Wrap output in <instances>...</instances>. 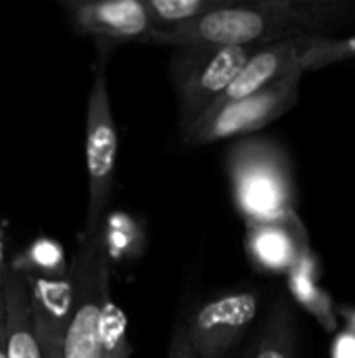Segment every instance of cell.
<instances>
[{
    "instance_id": "cell-8",
    "label": "cell",
    "mask_w": 355,
    "mask_h": 358,
    "mask_svg": "<svg viewBox=\"0 0 355 358\" xmlns=\"http://www.w3.org/2000/svg\"><path fill=\"white\" fill-rule=\"evenodd\" d=\"M259 310V296L253 289H239L216 296L192 310L184 321L197 358H226L243 340Z\"/></svg>"
},
{
    "instance_id": "cell-12",
    "label": "cell",
    "mask_w": 355,
    "mask_h": 358,
    "mask_svg": "<svg viewBox=\"0 0 355 358\" xmlns=\"http://www.w3.org/2000/svg\"><path fill=\"white\" fill-rule=\"evenodd\" d=\"M0 289L4 298L6 358H42L36 338H33L31 321H29L27 287H25L23 277L8 268Z\"/></svg>"
},
{
    "instance_id": "cell-23",
    "label": "cell",
    "mask_w": 355,
    "mask_h": 358,
    "mask_svg": "<svg viewBox=\"0 0 355 358\" xmlns=\"http://www.w3.org/2000/svg\"><path fill=\"white\" fill-rule=\"evenodd\" d=\"M343 317H345V323H347V336L355 342V308H341Z\"/></svg>"
},
{
    "instance_id": "cell-22",
    "label": "cell",
    "mask_w": 355,
    "mask_h": 358,
    "mask_svg": "<svg viewBox=\"0 0 355 358\" xmlns=\"http://www.w3.org/2000/svg\"><path fill=\"white\" fill-rule=\"evenodd\" d=\"M0 358H6V344H4V298L0 289Z\"/></svg>"
},
{
    "instance_id": "cell-20",
    "label": "cell",
    "mask_w": 355,
    "mask_h": 358,
    "mask_svg": "<svg viewBox=\"0 0 355 358\" xmlns=\"http://www.w3.org/2000/svg\"><path fill=\"white\" fill-rule=\"evenodd\" d=\"M167 358H197L192 344L188 340V331L184 321H178L174 331H172V340H169V348H167Z\"/></svg>"
},
{
    "instance_id": "cell-5",
    "label": "cell",
    "mask_w": 355,
    "mask_h": 358,
    "mask_svg": "<svg viewBox=\"0 0 355 358\" xmlns=\"http://www.w3.org/2000/svg\"><path fill=\"white\" fill-rule=\"evenodd\" d=\"M98 231L80 233L77 250L71 260L73 313L65 336L63 358H100L98 325L105 298L111 294V268Z\"/></svg>"
},
{
    "instance_id": "cell-17",
    "label": "cell",
    "mask_w": 355,
    "mask_h": 358,
    "mask_svg": "<svg viewBox=\"0 0 355 358\" xmlns=\"http://www.w3.org/2000/svg\"><path fill=\"white\" fill-rule=\"evenodd\" d=\"M155 29H167L192 23L211 10L226 4V0H144Z\"/></svg>"
},
{
    "instance_id": "cell-7",
    "label": "cell",
    "mask_w": 355,
    "mask_h": 358,
    "mask_svg": "<svg viewBox=\"0 0 355 358\" xmlns=\"http://www.w3.org/2000/svg\"><path fill=\"white\" fill-rule=\"evenodd\" d=\"M59 6L73 31L94 40L103 61L119 44H144L155 29L144 0H63Z\"/></svg>"
},
{
    "instance_id": "cell-15",
    "label": "cell",
    "mask_w": 355,
    "mask_h": 358,
    "mask_svg": "<svg viewBox=\"0 0 355 358\" xmlns=\"http://www.w3.org/2000/svg\"><path fill=\"white\" fill-rule=\"evenodd\" d=\"M8 268L21 277H48L59 279L71 275V262L63 245L52 237H36L23 250L10 254Z\"/></svg>"
},
{
    "instance_id": "cell-6",
    "label": "cell",
    "mask_w": 355,
    "mask_h": 358,
    "mask_svg": "<svg viewBox=\"0 0 355 358\" xmlns=\"http://www.w3.org/2000/svg\"><path fill=\"white\" fill-rule=\"evenodd\" d=\"M301 76L303 73H295L249 96L211 107L182 132L184 145L197 149L224 138H245L266 128L297 105Z\"/></svg>"
},
{
    "instance_id": "cell-11",
    "label": "cell",
    "mask_w": 355,
    "mask_h": 358,
    "mask_svg": "<svg viewBox=\"0 0 355 358\" xmlns=\"http://www.w3.org/2000/svg\"><path fill=\"white\" fill-rule=\"evenodd\" d=\"M245 248L257 271L287 275L310 252L308 235L297 214L285 220L249 222Z\"/></svg>"
},
{
    "instance_id": "cell-4",
    "label": "cell",
    "mask_w": 355,
    "mask_h": 358,
    "mask_svg": "<svg viewBox=\"0 0 355 358\" xmlns=\"http://www.w3.org/2000/svg\"><path fill=\"white\" fill-rule=\"evenodd\" d=\"M86 176L88 206L82 231H98L113 197L115 170L119 157V130L111 109L107 61L94 67L86 103Z\"/></svg>"
},
{
    "instance_id": "cell-3",
    "label": "cell",
    "mask_w": 355,
    "mask_h": 358,
    "mask_svg": "<svg viewBox=\"0 0 355 358\" xmlns=\"http://www.w3.org/2000/svg\"><path fill=\"white\" fill-rule=\"evenodd\" d=\"M257 48L203 44L169 48V82L176 94L180 132L216 105Z\"/></svg>"
},
{
    "instance_id": "cell-16",
    "label": "cell",
    "mask_w": 355,
    "mask_h": 358,
    "mask_svg": "<svg viewBox=\"0 0 355 358\" xmlns=\"http://www.w3.org/2000/svg\"><path fill=\"white\" fill-rule=\"evenodd\" d=\"M289 285H291L293 298L301 306H305L310 313H314L326 329H335L337 323H335V315L331 310V298L324 292H320V287L314 279V260H312L310 252L289 273Z\"/></svg>"
},
{
    "instance_id": "cell-1",
    "label": "cell",
    "mask_w": 355,
    "mask_h": 358,
    "mask_svg": "<svg viewBox=\"0 0 355 358\" xmlns=\"http://www.w3.org/2000/svg\"><path fill=\"white\" fill-rule=\"evenodd\" d=\"M355 19V0H226L209 15L178 27L153 29L144 44L266 46L326 36Z\"/></svg>"
},
{
    "instance_id": "cell-14",
    "label": "cell",
    "mask_w": 355,
    "mask_h": 358,
    "mask_svg": "<svg viewBox=\"0 0 355 358\" xmlns=\"http://www.w3.org/2000/svg\"><path fill=\"white\" fill-rule=\"evenodd\" d=\"M249 358H297V319L287 298H276Z\"/></svg>"
},
{
    "instance_id": "cell-24",
    "label": "cell",
    "mask_w": 355,
    "mask_h": 358,
    "mask_svg": "<svg viewBox=\"0 0 355 358\" xmlns=\"http://www.w3.org/2000/svg\"><path fill=\"white\" fill-rule=\"evenodd\" d=\"M245 358H249V352H247V355H245Z\"/></svg>"
},
{
    "instance_id": "cell-2",
    "label": "cell",
    "mask_w": 355,
    "mask_h": 358,
    "mask_svg": "<svg viewBox=\"0 0 355 358\" xmlns=\"http://www.w3.org/2000/svg\"><path fill=\"white\" fill-rule=\"evenodd\" d=\"M226 174L234 208L249 222L295 216V176L287 151L272 138L245 136L226 153Z\"/></svg>"
},
{
    "instance_id": "cell-19",
    "label": "cell",
    "mask_w": 355,
    "mask_h": 358,
    "mask_svg": "<svg viewBox=\"0 0 355 358\" xmlns=\"http://www.w3.org/2000/svg\"><path fill=\"white\" fill-rule=\"evenodd\" d=\"M343 59H355V36L352 38H322L303 59L301 69H320L333 63H339Z\"/></svg>"
},
{
    "instance_id": "cell-10",
    "label": "cell",
    "mask_w": 355,
    "mask_h": 358,
    "mask_svg": "<svg viewBox=\"0 0 355 358\" xmlns=\"http://www.w3.org/2000/svg\"><path fill=\"white\" fill-rule=\"evenodd\" d=\"M326 36H310V38H291L274 44L259 46L234 82L226 88V92L216 101V105L232 103L236 99L249 96L257 90H264L276 82H282L295 73H303L301 63L305 55ZM213 105V107H216ZM209 111V109H207Z\"/></svg>"
},
{
    "instance_id": "cell-9",
    "label": "cell",
    "mask_w": 355,
    "mask_h": 358,
    "mask_svg": "<svg viewBox=\"0 0 355 358\" xmlns=\"http://www.w3.org/2000/svg\"><path fill=\"white\" fill-rule=\"evenodd\" d=\"M29 321L42 358H63L65 336L73 313V277H23Z\"/></svg>"
},
{
    "instance_id": "cell-13",
    "label": "cell",
    "mask_w": 355,
    "mask_h": 358,
    "mask_svg": "<svg viewBox=\"0 0 355 358\" xmlns=\"http://www.w3.org/2000/svg\"><path fill=\"white\" fill-rule=\"evenodd\" d=\"M100 245L109 268L138 260L146 248V229L140 218L123 210H109L100 222Z\"/></svg>"
},
{
    "instance_id": "cell-18",
    "label": "cell",
    "mask_w": 355,
    "mask_h": 358,
    "mask_svg": "<svg viewBox=\"0 0 355 358\" xmlns=\"http://www.w3.org/2000/svg\"><path fill=\"white\" fill-rule=\"evenodd\" d=\"M98 346L100 358H132V342L128 338V317L121 306H117L111 294L105 298L100 325H98Z\"/></svg>"
},
{
    "instance_id": "cell-21",
    "label": "cell",
    "mask_w": 355,
    "mask_h": 358,
    "mask_svg": "<svg viewBox=\"0 0 355 358\" xmlns=\"http://www.w3.org/2000/svg\"><path fill=\"white\" fill-rule=\"evenodd\" d=\"M8 241H10V235H8V222L6 220H0V285L4 281V275L8 271Z\"/></svg>"
}]
</instances>
